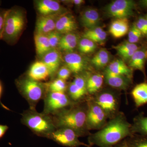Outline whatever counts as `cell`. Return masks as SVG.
I'll list each match as a JSON object with an SVG mask.
<instances>
[{
	"instance_id": "f35d334b",
	"label": "cell",
	"mask_w": 147,
	"mask_h": 147,
	"mask_svg": "<svg viewBox=\"0 0 147 147\" xmlns=\"http://www.w3.org/2000/svg\"><path fill=\"white\" fill-rule=\"evenodd\" d=\"M8 129V126L7 125L0 124V139L4 136Z\"/></svg>"
},
{
	"instance_id": "7402d4cb",
	"label": "cell",
	"mask_w": 147,
	"mask_h": 147,
	"mask_svg": "<svg viewBox=\"0 0 147 147\" xmlns=\"http://www.w3.org/2000/svg\"><path fill=\"white\" fill-rule=\"evenodd\" d=\"M100 20V15L98 11L92 8L88 9L84 11L81 17L82 25L88 30L97 27Z\"/></svg>"
},
{
	"instance_id": "4dcf8cb0",
	"label": "cell",
	"mask_w": 147,
	"mask_h": 147,
	"mask_svg": "<svg viewBox=\"0 0 147 147\" xmlns=\"http://www.w3.org/2000/svg\"><path fill=\"white\" fill-rule=\"evenodd\" d=\"M47 92H65L67 89L66 81L58 78L47 84Z\"/></svg>"
},
{
	"instance_id": "8d00e7d4",
	"label": "cell",
	"mask_w": 147,
	"mask_h": 147,
	"mask_svg": "<svg viewBox=\"0 0 147 147\" xmlns=\"http://www.w3.org/2000/svg\"><path fill=\"white\" fill-rule=\"evenodd\" d=\"M7 10L0 9V39H2L5 20Z\"/></svg>"
},
{
	"instance_id": "44dd1931",
	"label": "cell",
	"mask_w": 147,
	"mask_h": 147,
	"mask_svg": "<svg viewBox=\"0 0 147 147\" xmlns=\"http://www.w3.org/2000/svg\"><path fill=\"white\" fill-rule=\"evenodd\" d=\"M131 94L136 108L147 104V82L136 85L131 90Z\"/></svg>"
},
{
	"instance_id": "6da1fadb",
	"label": "cell",
	"mask_w": 147,
	"mask_h": 147,
	"mask_svg": "<svg viewBox=\"0 0 147 147\" xmlns=\"http://www.w3.org/2000/svg\"><path fill=\"white\" fill-rule=\"evenodd\" d=\"M133 134L131 124L127 121L124 114L119 112L97 132L90 133L88 142L91 147L94 145L99 147H114Z\"/></svg>"
},
{
	"instance_id": "e575fe53",
	"label": "cell",
	"mask_w": 147,
	"mask_h": 147,
	"mask_svg": "<svg viewBox=\"0 0 147 147\" xmlns=\"http://www.w3.org/2000/svg\"><path fill=\"white\" fill-rule=\"evenodd\" d=\"M61 34L59 32L55 30L47 35L50 46L53 50L56 49V48L58 47L62 36Z\"/></svg>"
},
{
	"instance_id": "3957f363",
	"label": "cell",
	"mask_w": 147,
	"mask_h": 147,
	"mask_svg": "<svg viewBox=\"0 0 147 147\" xmlns=\"http://www.w3.org/2000/svg\"><path fill=\"white\" fill-rule=\"evenodd\" d=\"M21 121L39 137L47 138L57 129L52 116L38 113L36 110L29 109L24 111Z\"/></svg>"
},
{
	"instance_id": "60d3db41",
	"label": "cell",
	"mask_w": 147,
	"mask_h": 147,
	"mask_svg": "<svg viewBox=\"0 0 147 147\" xmlns=\"http://www.w3.org/2000/svg\"><path fill=\"white\" fill-rule=\"evenodd\" d=\"M138 21H139L141 24L143 25V26L146 29L147 32V19L146 18H143V17H140L138 19Z\"/></svg>"
},
{
	"instance_id": "f1b7e54d",
	"label": "cell",
	"mask_w": 147,
	"mask_h": 147,
	"mask_svg": "<svg viewBox=\"0 0 147 147\" xmlns=\"http://www.w3.org/2000/svg\"><path fill=\"white\" fill-rule=\"evenodd\" d=\"M110 59V55L105 49H101L92 58L91 61L95 67L103 68L107 65Z\"/></svg>"
},
{
	"instance_id": "9c48e42d",
	"label": "cell",
	"mask_w": 147,
	"mask_h": 147,
	"mask_svg": "<svg viewBox=\"0 0 147 147\" xmlns=\"http://www.w3.org/2000/svg\"><path fill=\"white\" fill-rule=\"evenodd\" d=\"M79 137L78 134L72 129L63 127L57 128L47 138L63 146L79 147L84 146L86 147H91L89 145L80 141Z\"/></svg>"
},
{
	"instance_id": "ee69618b",
	"label": "cell",
	"mask_w": 147,
	"mask_h": 147,
	"mask_svg": "<svg viewBox=\"0 0 147 147\" xmlns=\"http://www.w3.org/2000/svg\"><path fill=\"white\" fill-rule=\"evenodd\" d=\"M139 5L143 8H147V0H142L139 1Z\"/></svg>"
},
{
	"instance_id": "277c9868",
	"label": "cell",
	"mask_w": 147,
	"mask_h": 147,
	"mask_svg": "<svg viewBox=\"0 0 147 147\" xmlns=\"http://www.w3.org/2000/svg\"><path fill=\"white\" fill-rule=\"evenodd\" d=\"M16 84L19 92L28 103L29 109L36 110L37 104L47 93V84L27 77L16 80Z\"/></svg>"
},
{
	"instance_id": "7a4b0ae2",
	"label": "cell",
	"mask_w": 147,
	"mask_h": 147,
	"mask_svg": "<svg viewBox=\"0 0 147 147\" xmlns=\"http://www.w3.org/2000/svg\"><path fill=\"white\" fill-rule=\"evenodd\" d=\"M87 110L86 100L74 103L52 116L57 128H69L79 137L88 136L90 133L87 126Z\"/></svg>"
},
{
	"instance_id": "ab89813d",
	"label": "cell",
	"mask_w": 147,
	"mask_h": 147,
	"mask_svg": "<svg viewBox=\"0 0 147 147\" xmlns=\"http://www.w3.org/2000/svg\"><path fill=\"white\" fill-rule=\"evenodd\" d=\"M3 86L2 83L0 80V105L3 107V108H4L5 110H10L7 107L5 106L1 102V98L2 96V95L3 93Z\"/></svg>"
},
{
	"instance_id": "d590c367",
	"label": "cell",
	"mask_w": 147,
	"mask_h": 147,
	"mask_svg": "<svg viewBox=\"0 0 147 147\" xmlns=\"http://www.w3.org/2000/svg\"><path fill=\"white\" fill-rule=\"evenodd\" d=\"M71 71L66 66H63L59 69L57 72V76L58 79L66 81L71 76Z\"/></svg>"
},
{
	"instance_id": "d6986e66",
	"label": "cell",
	"mask_w": 147,
	"mask_h": 147,
	"mask_svg": "<svg viewBox=\"0 0 147 147\" xmlns=\"http://www.w3.org/2000/svg\"><path fill=\"white\" fill-rule=\"evenodd\" d=\"M147 60V49H139L128 61V66L132 70H139L146 77L145 65Z\"/></svg>"
},
{
	"instance_id": "8fae6325",
	"label": "cell",
	"mask_w": 147,
	"mask_h": 147,
	"mask_svg": "<svg viewBox=\"0 0 147 147\" xmlns=\"http://www.w3.org/2000/svg\"><path fill=\"white\" fill-rule=\"evenodd\" d=\"M88 76L77 74L67 88L69 97L74 103L84 102L88 94L87 89Z\"/></svg>"
},
{
	"instance_id": "b9f144b4",
	"label": "cell",
	"mask_w": 147,
	"mask_h": 147,
	"mask_svg": "<svg viewBox=\"0 0 147 147\" xmlns=\"http://www.w3.org/2000/svg\"><path fill=\"white\" fill-rule=\"evenodd\" d=\"M114 147H129L125 139L119 143Z\"/></svg>"
},
{
	"instance_id": "8992f818",
	"label": "cell",
	"mask_w": 147,
	"mask_h": 147,
	"mask_svg": "<svg viewBox=\"0 0 147 147\" xmlns=\"http://www.w3.org/2000/svg\"><path fill=\"white\" fill-rule=\"evenodd\" d=\"M43 99L44 106L42 113L51 116L74 103L65 92H47Z\"/></svg>"
},
{
	"instance_id": "4fadbf2b",
	"label": "cell",
	"mask_w": 147,
	"mask_h": 147,
	"mask_svg": "<svg viewBox=\"0 0 147 147\" xmlns=\"http://www.w3.org/2000/svg\"><path fill=\"white\" fill-rule=\"evenodd\" d=\"M64 61L66 66L68 67L71 72L76 74H81L87 67L86 62L84 57L78 53H66L64 57Z\"/></svg>"
},
{
	"instance_id": "f546056e",
	"label": "cell",
	"mask_w": 147,
	"mask_h": 147,
	"mask_svg": "<svg viewBox=\"0 0 147 147\" xmlns=\"http://www.w3.org/2000/svg\"><path fill=\"white\" fill-rule=\"evenodd\" d=\"M129 147H147V137L134 134L125 139Z\"/></svg>"
},
{
	"instance_id": "9a60e30c",
	"label": "cell",
	"mask_w": 147,
	"mask_h": 147,
	"mask_svg": "<svg viewBox=\"0 0 147 147\" xmlns=\"http://www.w3.org/2000/svg\"><path fill=\"white\" fill-rule=\"evenodd\" d=\"M78 28L75 18L72 15L64 13L58 17L56 25V30L61 34L73 33Z\"/></svg>"
},
{
	"instance_id": "2e32d148",
	"label": "cell",
	"mask_w": 147,
	"mask_h": 147,
	"mask_svg": "<svg viewBox=\"0 0 147 147\" xmlns=\"http://www.w3.org/2000/svg\"><path fill=\"white\" fill-rule=\"evenodd\" d=\"M61 15L41 16L36 23V33L47 35L56 30V22Z\"/></svg>"
},
{
	"instance_id": "1f68e13d",
	"label": "cell",
	"mask_w": 147,
	"mask_h": 147,
	"mask_svg": "<svg viewBox=\"0 0 147 147\" xmlns=\"http://www.w3.org/2000/svg\"><path fill=\"white\" fill-rule=\"evenodd\" d=\"M78 45L79 51L84 54L93 53L96 48V43L85 38L80 40Z\"/></svg>"
},
{
	"instance_id": "603a6c76",
	"label": "cell",
	"mask_w": 147,
	"mask_h": 147,
	"mask_svg": "<svg viewBox=\"0 0 147 147\" xmlns=\"http://www.w3.org/2000/svg\"><path fill=\"white\" fill-rule=\"evenodd\" d=\"M109 71L122 76H126L132 79L133 71L122 60H115L111 63L106 69Z\"/></svg>"
},
{
	"instance_id": "ba28073f",
	"label": "cell",
	"mask_w": 147,
	"mask_h": 147,
	"mask_svg": "<svg viewBox=\"0 0 147 147\" xmlns=\"http://www.w3.org/2000/svg\"><path fill=\"white\" fill-rule=\"evenodd\" d=\"M86 124L89 130H99L108 122V118L103 110L92 98L87 100Z\"/></svg>"
},
{
	"instance_id": "30bf717a",
	"label": "cell",
	"mask_w": 147,
	"mask_h": 147,
	"mask_svg": "<svg viewBox=\"0 0 147 147\" xmlns=\"http://www.w3.org/2000/svg\"><path fill=\"white\" fill-rule=\"evenodd\" d=\"M136 5L131 0H116L106 7L107 14L116 18H128L134 15Z\"/></svg>"
},
{
	"instance_id": "484cf974",
	"label": "cell",
	"mask_w": 147,
	"mask_h": 147,
	"mask_svg": "<svg viewBox=\"0 0 147 147\" xmlns=\"http://www.w3.org/2000/svg\"><path fill=\"white\" fill-rule=\"evenodd\" d=\"M34 39L37 55L40 57H43L53 50L46 35L36 33Z\"/></svg>"
},
{
	"instance_id": "d4e9b609",
	"label": "cell",
	"mask_w": 147,
	"mask_h": 147,
	"mask_svg": "<svg viewBox=\"0 0 147 147\" xmlns=\"http://www.w3.org/2000/svg\"><path fill=\"white\" fill-rule=\"evenodd\" d=\"M104 80V75L99 73L88 76L87 89L88 94L92 95L97 93L102 88Z\"/></svg>"
},
{
	"instance_id": "5b68a950",
	"label": "cell",
	"mask_w": 147,
	"mask_h": 147,
	"mask_svg": "<svg viewBox=\"0 0 147 147\" xmlns=\"http://www.w3.org/2000/svg\"><path fill=\"white\" fill-rule=\"evenodd\" d=\"M25 15L17 8L7 9L5 20L2 39L13 44L19 38L25 25Z\"/></svg>"
},
{
	"instance_id": "52a82bcc",
	"label": "cell",
	"mask_w": 147,
	"mask_h": 147,
	"mask_svg": "<svg viewBox=\"0 0 147 147\" xmlns=\"http://www.w3.org/2000/svg\"><path fill=\"white\" fill-rule=\"evenodd\" d=\"M94 102L102 108L108 119L113 118L120 112L119 97L116 93L110 90L98 92L94 97Z\"/></svg>"
},
{
	"instance_id": "74e56055",
	"label": "cell",
	"mask_w": 147,
	"mask_h": 147,
	"mask_svg": "<svg viewBox=\"0 0 147 147\" xmlns=\"http://www.w3.org/2000/svg\"><path fill=\"white\" fill-rule=\"evenodd\" d=\"M136 51H134V50L127 51V52L121 53V54H119V55L122 58L123 60L128 61Z\"/></svg>"
},
{
	"instance_id": "836d02e7",
	"label": "cell",
	"mask_w": 147,
	"mask_h": 147,
	"mask_svg": "<svg viewBox=\"0 0 147 147\" xmlns=\"http://www.w3.org/2000/svg\"><path fill=\"white\" fill-rule=\"evenodd\" d=\"M128 35V42L134 44L139 42L143 35L142 33L137 28L135 24L129 30Z\"/></svg>"
},
{
	"instance_id": "f6af8a7d",
	"label": "cell",
	"mask_w": 147,
	"mask_h": 147,
	"mask_svg": "<svg viewBox=\"0 0 147 147\" xmlns=\"http://www.w3.org/2000/svg\"><path fill=\"white\" fill-rule=\"evenodd\" d=\"M146 18L147 19V15H146Z\"/></svg>"
},
{
	"instance_id": "83f0119b",
	"label": "cell",
	"mask_w": 147,
	"mask_h": 147,
	"mask_svg": "<svg viewBox=\"0 0 147 147\" xmlns=\"http://www.w3.org/2000/svg\"><path fill=\"white\" fill-rule=\"evenodd\" d=\"M106 32L100 27L88 29L83 34V38L92 40L95 43H102L107 38Z\"/></svg>"
},
{
	"instance_id": "ffe728a7",
	"label": "cell",
	"mask_w": 147,
	"mask_h": 147,
	"mask_svg": "<svg viewBox=\"0 0 147 147\" xmlns=\"http://www.w3.org/2000/svg\"><path fill=\"white\" fill-rule=\"evenodd\" d=\"M129 24L128 18H116L110 24L109 32L114 37L120 38L128 32Z\"/></svg>"
},
{
	"instance_id": "ac0fdd59",
	"label": "cell",
	"mask_w": 147,
	"mask_h": 147,
	"mask_svg": "<svg viewBox=\"0 0 147 147\" xmlns=\"http://www.w3.org/2000/svg\"><path fill=\"white\" fill-rule=\"evenodd\" d=\"M42 61L50 71L51 77L57 74L62 61L61 53L57 49H53L42 57Z\"/></svg>"
},
{
	"instance_id": "4316f807",
	"label": "cell",
	"mask_w": 147,
	"mask_h": 147,
	"mask_svg": "<svg viewBox=\"0 0 147 147\" xmlns=\"http://www.w3.org/2000/svg\"><path fill=\"white\" fill-rule=\"evenodd\" d=\"M131 131L133 134L147 137V117L144 113H140L134 117L131 124Z\"/></svg>"
},
{
	"instance_id": "cb8c5ba5",
	"label": "cell",
	"mask_w": 147,
	"mask_h": 147,
	"mask_svg": "<svg viewBox=\"0 0 147 147\" xmlns=\"http://www.w3.org/2000/svg\"><path fill=\"white\" fill-rule=\"evenodd\" d=\"M79 43L78 37L74 33L67 34L62 36L58 47L66 53H72Z\"/></svg>"
},
{
	"instance_id": "7bdbcfd3",
	"label": "cell",
	"mask_w": 147,
	"mask_h": 147,
	"mask_svg": "<svg viewBox=\"0 0 147 147\" xmlns=\"http://www.w3.org/2000/svg\"><path fill=\"white\" fill-rule=\"evenodd\" d=\"M71 2L74 5L76 6L82 5L85 3V1L83 0H73L71 1Z\"/></svg>"
},
{
	"instance_id": "7c38bea8",
	"label": "cell",
	"mask_w": 147,
	"mask_h": 147,
	"mask_svg": "<svg viewBox=\"0 0 147 147\" xmlns=\"http://www.w3.org/2000/svg\"><path fill=\"white\" fill-rule=\"evenodd\" d=\"M36 8L41 16L61 15L66 13L65 9L60 3L53 0H41L36 2Z\"/></svg>"
},
{
	"instance_id": "5bb4252c",
	"label": "cell",
	"mask_w": 147,
	"mask_h": 147,
	"mask_svg": "<svg viewBox=\"0 0 147 147\" xmlns=\"http://www.w3.org/2000/svg\"><path fill=\"white\" fill-rule=\"evenodd\" d=\"M104 76L107 84L117 89L126 90L130 86L132 82V79L126 76L115 74L106 69Z\"/></svg>"
},
{
	"instance_id": "d6a6232c",
	"label": "cell",
	"mask_w": 147,
	"mask_h": 147,
	"mask_svg": "<svg viewBox=\"0 0 147 147\" xmlns=\"http://www.w3.org/2000/svg\"><path fill=\"white\" fill-rule=\"evenodd\" d=\"M114 48L117 52L118 54L127 52V51H137L139 49V46L134 43H131L128 41L124 42L117 46H114Z\"/></svg>"
},
{
	"instance_id": "e0dca14e",
	"label": "cell",
	"mask_w": 147,
	"mask_h": 147,
	"mask_svg": "<svg viewBox=\"0 0 147 147\" xmlns=\"http://www.w3.org/2000/svg\"><path fill=\"white\" fill-rule=\"evenodd\" d=\"M50 71L42 61H37L31 65L28 73V77L36 82L47 81L50 78Z\"/></svg>"
}]
</instances>
